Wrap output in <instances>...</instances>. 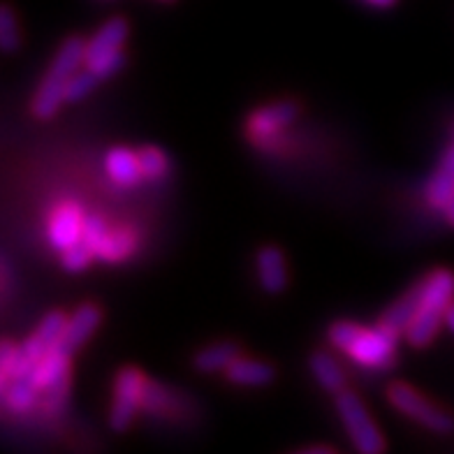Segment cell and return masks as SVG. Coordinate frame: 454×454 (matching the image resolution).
Returning a JSON list of instances; mask_svg holds the SVG:
<instances>
[{
  "label": "cell",
  "mask_w": 454,
  "mask_h": 454,
  "mask_svg": "<svg viewBox=\"0 0 454 454\" xmlns=\"http://www.w3.org/2000/svg\"><path fill=\"white\" fill-rule=\"evenodd\" d=\"M329 343L353 357L357 364L371 369H387L395 364L396 336L385 332L383 327L364 329L357 323H334L329 327Z\"/></svg>",
  "instance_id": "obj_1"
},
{
  "label": "cell",
  "mask_w": 454,
  "mask_h": 454,
  "mask_svg": "<svg viewBox=\"0 0 454 454\" xmlns=\"http://www.w3.org/2000/svg\"><path fill=\"white\" fill-rule=\"evenodd\" d=\"M82 66H86V43L79 37H70L59 49L54 63L49 66L47 74L43 77V84L37 86L30 112L37 119H49L59 112L60 102H66V86L70 77Z\"/></svg>",
  "instance_id": "obj_2"
},
{
  "label": "cell",
  "mask_w": 454,
  "mask_h": 454,
  "mask_svg": "<svg viewBox=\"0 0 454 454\" xmlns=\"http://www.w3.org/2000/svg\"><path fill=\"white\" fill-rule=\"evenodd\" d=\"M454 301V271L436 270L425 276V294L418 309V316L412 317L406 339L411 346H429L438 334L441 325L445 323V311Z\"/></svg>",
  "instance_id": "obj_3"
},
{
  "label": "cell",
  "mask_w": 454,
  "mask_h": 454,
  "mask_svg": "<svg viewBox=\"0 0 454 454\" xmlns=\"http://www.w3.org/2000/svg\"><path fill=\"white\" fill-rule=\"evenodd\" d=\"M336 412H339L340 422L346 427L348 438L355 445V450L362 454H378L385 450V438L373 425L369 411L362 403L355 392H339L336 395Z\"/></svg>",
  "instance_id": "obj_4"
},
{
  "label": "cell",
  "mask_w": 454,
  "mask_h": 454,
  "mask_svg": "<svg viewBox=\"0 0 454 454\" xmlns=\"http://www.w3.org/2000/svg\"><path fill=\"white\" fill-rule=\"evenodd\" d=\"M389 403L399 412L408 415L411 419L419 422L427 429L436 431V434H452L454 431V418L448 411L438 408L436 403H431L429 399L415 392L411 385L406 383H392L387 387Z\"/></svg>",
  "instance_id": "obj_5"
},
{
  "label": "cell",
  "mask_w": 454,
  "mask_h": 454,
  "mask_svg": "<svg viewBox=\"0 0 454 454\" xmlns=\"http://www.w3.org/2000/svg\"><path fill=\"white\" fill-rule=\"evenodd\" d=\"M146 378L137 369L126 366L119 371L114 383V403L109 411V427L114 431H126L142 408V395Z\"/></svg>",
  "instance_id": "obj_6"
},
{
  "label": "cell",
  "mask_w": 454,
  "mask_h": 454,
  "mask_svg": "<svg viewBox=\"0 0 454 454\" xmlns=\"http://www.w3.org/2000/svg\"><path fill=\"white\" fill-rule=\"evenodd\" d=\"M66 323L67 317L60 311L47 313V316L43 317V323L37 325L35 332L24 340V346H19L21 357H24L28 369H35L37 362L59 343L60 334H63V329H66Z\"/></svg>",
  "instance_id": "obj_7"
},
{
  "label": "cell",
  "mask_w": 454,
  "mask_h": 454,
  "mask_svg": "<svg viewBox=\"0 0 454 454\" xmlns=\"http://www.w3.org/2000/svg\"><path fill=\"white\" fill-rule=\"evenodd\" d=\"M100 320L102 313L96 304L79 306L77 311L67 317L66 329H63V334H60L59 343H56L54 348H59L60 353H66L72 357V353L84 346L86 340H89V336L96 332Z\"/></svg>",
  "instance_id": "obj_8"
},
{
  "label": "cell",
  "mask_w": 454,
  "mask_h": 454,
  "mask_svg": "<svg viewBox=\"0 0 454 454\" xmlns=\"http://www.w3.org/2000/svg\"><path fill=\"white\" fill-rule=\"evenodd\" d=\"M422 294H425V278L419 283H415L408 293H403L396 301L389 304V309L383 313L378 327H383L385 332H389V334L396 336V339H399V336H406L412 317L418 316V309L419 304H422Z\"/></svg>",
  "instance_id": "obj_9"
},
{
  "label": "cell",
  "mask_w": 454,
  "mask_h": 454,
  "mask_svg": "<svg viewBox=\"0 0 454 454\" xmlns=\"http://www.w3.org/2000/svg\"><path fill=\"white\" fill-rule=\"evenodd\" d=\"M82 232H84V215L77 204L66 202L60 204L54 211L51 221H49V241L56 251H66L72 244L82 241Z\"/></svg>",
  "instance_id": "obj_10"
},
{
  "label": "cell",
  "mask_w": 454,
  "mask_h": 454,
  "mask_svg": "<svg viewBox=\"0 0 454 454\" xmlns=\"http://www.w3.org/2000/svg\"><path fill=\"white\" fill-rule=\"evenodd\" d=\"M128 21L123 17L109 19L107 24L98 30L96 35L86 43V66H96L98 60L107 59V56L121 51L123 43L128 37Z\"/></svg>",
  "instance_id": "obj_11"
},
{
  "label": "cell",
  "mask_w": 454,
  "mask_h": 454,
  "mask_svg": "<svg viewBox=\"0 0 454 454\" xmlns=\"http://www.w3.org/2000/svg\"><path fill=\"white\" fill-rule=\"evenodd\" d=\"M257 278L264 293L281 294L287 286L286 257L278 246H264L257 251Z\"/></svg>",
  "instance_id": "obj_12"
},
{
  "label": "cell",
  "mask_w": 454,
  "mask_h": 454,
  "mask_svg": "<svg viewBox=\"0 0 454 454\" xmlns=\"http://www.w3.org/2000/svg\"><path fill=\"white\" fill-rule=\"evenodd\" d=\"M299 107L294 102H276V105H270V107L257 109L251 116V132L255 137H267V135H274V132L283 130L287 123H293L297 119Z\"/></svg>",
  "instance_id": "obj_13"
},
{
  "label": "cell",
  "mask_w": 454,
  "mask_h": 454,
  "mask_svg": "<svg viewBox=\"0 0 454 454\" xmlns=\"http://www.w3.org/2000/svg\"><path fill=\"white\" fill-rule=\"evenodd\" d=\"M454 195V144L441 158V165L436 168L434 176L427 185V200L434 209H448L450 200Z\"/></svg>",
  "instance_id": "obj_14"
},
{
  "label": "cell",
  "mask_w": 454,
  "mask_h": 454,
  "mask_svg": "<svg viewBox=\"0 0 454 454\" xmlns=\"http://www.w3.org/2000/svg\"><path fill=\"white\" fill-rule=\"evenodd\" d=\"M227 380L232 385L241 387H264V385L274 383L276 371L267 362H257V359L237 357L225 371Z\"/></svg>",
  "instance_id": "obj_15"
},
{
  "label": "cell",
  "mask_w": 454,
  "mask_h": 454,
  "mask_svg": "<svg viewBox=\"0 0 454 454\" xmlns=\"http://www.w3.org/2000/svg\"><path fill=\"white\" fill-rule=\"evenodd\" d=\"M33 380L40 392H47V389L70 380V355L60 353L59 348H51L33 369Z\"/></svg>",
  "instance_id": "obj_16"
},
{
  "label": "cell",
  "mask_w": 454,
  "mask_h": 454,
  "mask_svg": "<svg viewBox=\"0 0 454 454\" xmlns=\"http://www.w3.org/2000/svg\"><path fill=\"white\" fill-rule=\"evenodd\" d=\"M309 369H311L313 378L317 380V385L332 395H339L346 389V371L340 369L339 362L325 350H316V353L309 357Z\"/></svg>",
  "instance_id": "obj_17"
},
{
  "label": "cell",
  "mask_w": 454,
  "mask_h": 454,
  "mask_svg": "<svg viewBox=\"0 0 454 454\" xmlns=\"http://www.w3.org/2000/svg\"><path fill=\"white\" fill-rule=\"evenodd\" d=\"M107 172L116 184L135 185L144 176L139 153L126 149V146H116L107 153Z\"/></svg>",
  "instance_id": "obj_18"
},
{
  "label": "cell",
  "mask_w": 454,
  "mask_h": 454,
  "mask_svg": "<svg viewBox=\"0 0 454 454\" xmlns=\"http://www.w3.org/2000/svg\"><path fill=\"white\" fill-rule=\"evenodd\" d=\"M237 357H239V346L234 340H221V343L200 350L192 359V366L200 373H221V371H227V366Z\"/></svg>",
  "instance_id": "obj_19"
},
{
  "label": "cell",
  "mask_w": 454,
  "mask_h": 454,
  "mask_svg": "<svg viewBox=\"0 0 454 454\" xmlns=\"http://www.w3.org/2000/svg\"><path fill=\"white\" fill-rule=\"evenodd\" d=\"M37 395H40V389L33 380V373L17 376L7 387H3V401L12 412L33 411L37 406Z\"/></svg>",
  "instance_id": "obj_20"
},
{
  "label": "cell",
  "mask_w": 454,
  "mask_h": 454,
  "mask_svg": "<svg viewBox=\"0 0 454 454\" xmlns=\"http://www.w3.org/2000/svg\"><path fill=\"white\" fill-rule=\"evenodd\" d=\"M132 251V234L128 230H116V232H109V237L105 239L102 248L98 251V257L105 260V262H119L128 253Z\"/></svg>",
  "instance_id": "obj_21"
},
{
  "label": "cell",
  "mask_w": 454,
  "mask_h": 454,
  "mask_svg": "<svg viewBox=\"0 0 454 454\" xmlns=\"http://www.w3.org/2000/svg\"><path fill=\"white\" fill-rule=\"evenodd\" d=\"M139 165L146 179H160L169 172V158L158 146H144L139 151Z\"/></svg>",
  "instance_id": "obj_22"
},
{
  "label": "cell",
  "mask_w": 454,
  "mask_h": 454,
  "mask_svg": "<svg viewBox=\"0 0 454 454\" xmlns=\"http://www.w3.org/2000/svg\"><path fill=\"white\" fill-rule=\"evenodd\" d=\"M169 403H172L169 392L160 383H156V380H146L144 383L142 411H146L149 415H162L169 408Z\"/></svg>",
  "instance_id": "obj_23"
},
{
  "label": "cell",
  "mask_w": 454,
  "mask_h": 454,
  "mask_svg": "<svg viewBox=\"0 0 454 454\" xmlns=\"http://www.w3.org/2000/svg\"><path fill=\"white\" fill-rule=\"evenodd\" d=\"M98 82H100V77H98L96 72L90 70V67H86V70H77L74 74H72L70 82H67L66 86V102H77L82 100V98H86L90 90L96 89Z\"/></svg>",
  "instance_id": "obj_24"
},
{
  "label": "cell",
  "mask_w": 454,
  "mask_h": 454,
  "mask_svg": "<svg viewBox=\"0 0 454 454\" xmlns=\"http://www.w3.org/2000/svg\"><path fill=\"white\" fill-rule=\"evenodd\" d=\"M0 47L5 54H12L19 49V28L17 19L12 14V7L3 5L0 7Z\"/></svg>",
  "instance_id": "obj_25"
},
{
  "label": "cell",
  "mask_w": 454,
  "mask_h": 454,
  "mask_svg": "<svg viewBox=\"0 0 454 454\" xmlns=\"http://www.w3.org/2000/svg\"><path fill=\"white\" fill-rule=\"evenodd\" d=\"M93 257H96L93 248H90V246L86 244L84 239H82V241L72 244L70 248H66V251H63V267H66L70 274H74V271L86 270Z\"/></svg>",
  "instance_id": "obj_26"
},
{
  "label": "cell",
  "mask_w": 454,
  "mask_h": 454,
  "mask_svg": "<svg viewBox=\"0 0 454 454\" xmlns=\"http://www.w3.org/2000/svg\"><path fill=\"white\" fill-rule=\"evenodd\" d=\"M109 232H112V230H109L107 223L102 221L100 215H86L84 218V232H82V239L93 248L96 257H98V251L102 248V244H105V239L109 237Z\"/></svg>",
  "instance_id": "obj_27"
},
{
  "label": "cell",
  "mask_w": 454,
  "mask_h": 454,
  "mask_svg": "<svg viewBox=\"0 0 454 454\" xmlns=\"http://www.w3.org/2000/svg\"><path fill=\"white\" fill-rule=\"evenodd\" d=\"M123 66H126V54H123V49H121V51H116V54L98 60L96 66H86V67H90V70L96 72L100 79H107L112 77V74H116Z\"/></svg>",
  "instance_id": "obj_28"
},
{
  "label": "cell",
  "mask_w": 454,
  "mask_h": 454,
  "mask_svg": "<svg viewBox=\"0 0 454 454\" xmlns=\"http://www.w3.org/2000/svg\"><path fill=\"white\" fill-rule=\"evenodd\" d=\"M67 389H70V380H66V383L56 385V387H51L44 392V408H47L51 415H59L60 408L66 406Z\"/></svg>",
  "instance_id": "obj_29"
},
{
  "label": "cell",
  "mask_w": 454,
  "mask_h": 454,
  "mask_svg": "<svg viewBox=\"0 0 454 454\" xmlns=\"http://www.w3.org/2000/svg\"><path fill=\"white\" fill-rule=\"evenodd\" d=\"M445 327L454 334V301L448 306V311H445Z\"/></svg>",
  "instance_id": "obj_30"
},
{
  "label": "cell",
  "mask_w": 454,
  "mask_h": 454,
  "mask_svg": "<svg viewBox=\"0 0 454 454\" xmlns=\"http://www.w3.org/2000/svg\"><path fill=\"white\" fill-rule=\"evenodd\" d=\"M366 5L378 7V10H387L389 5H395V0H364Z\"/></svg>",
  "instance_id": "obj_31"
},
{
  "label": "cell",
  "mask_w": 454,
  "mask_h": 454,
  "mask_svg": "<svg viewBox=\"0 0 454 454\" xmlns=\"http://www.w3.org/2000/svg\"><path fill=\"white\" fill-rule=\"evenodd\" d=\"M301 452H309V454H320V452H325V454H329L332 452V448H329V445H311V448H304L301 450Z\"/></svg>",
  "instance_id": "obj_32"
},
{
  "label": "cell",
  "mask_w": 454,
  "mask_h": 454,
  "mask_svg": "<svg viewBox=\"0 0 454 454\" xmlns=\"http://www.w3.org/2000/svg\"><path fill=\"white\" fill-rule=\"evenodd\" d=\"M445 218H448V223H450V225L454 227V195H452V200H450L448 209H445Z\"/></svg>",
  "instance_id": "obj_33"
},
{
  "label": "cell",
  "mask_w": 454,
  "mask_h": 454,
  "mask_svg": "<svg viewBox=\"0 0 454 454\" xmlns=\"http://www.w3.org/2000/svg\"><path fill=\"white\" fill-rule=\"evenodd\" d=\"M160 3H174V0H160Z\"/></svg>",
  "instance_id": "obj_34"
}]
</instances>
